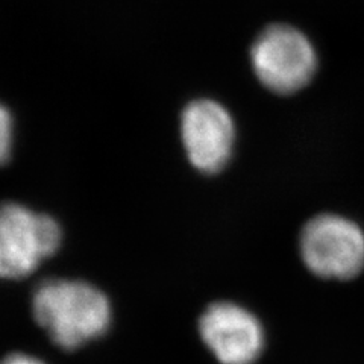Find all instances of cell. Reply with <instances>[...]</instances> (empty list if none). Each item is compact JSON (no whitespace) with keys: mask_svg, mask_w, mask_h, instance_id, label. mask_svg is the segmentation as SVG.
Wrapping results in <instances>:
<instances>
[{"mask_svg":"<svg viewBox=\"0 0 364 364\" xmlns=\"http://www.w3.org/2000/svg\"><path fill=\"white\" fill-rule=\"evenodd\" d=\"M199 331L222 364H252L264 348L258 318L232 302L210 305L200 317Z\"/></svg>","mask_w":364,"mask_h":364,"instance_id":"6","label":"cell"},{"mask_svg":"<svg viewBox=\"0 0 364 364\" xmlns=\"http://www.w3.org/2000/svg\"><path fill=\"white\" fill-rule=\"evenodd\" d=\"M250 61L259 82L278 95H291L309 84L317 55L306 36L289 25H272L255 38Z\"/></svg>","mask_w":364,"mask_h":364,"instance_id":"2","label":"cell"},{"mask_svg":"<svg viewBox=\"0 0 364 364\" xmlns=\"http://www.w3.org/2000/svg\"><path fill=\"white\" fill-rule=\"evenodd\" d=\"M61 243V228L52 218L18 203L0 205V278L28 277Z\"/></svg>","mask_w":364,"mask_h":364,"instance_id":"3","label":"cell"},{"mask_svg":"<svg viewBox=\"0 0 364 364\" xmlns=\"http://www.w3.org/2000/svg\"><path fill=\"white\" fill-rule=\"evenodd\" d=\"M36 321L56 345L76 349L104 334L111 322L107 296L82 281L50 279L33 293Z\"/></svg>","mask_w":364,"mask_h":364,"instance_id":"1","label":"cell"},{"mask_svg":"<svg viewBox=\"0 0 364 364\" xmlns=\"http://www.w3.org/2000/svg\"><path fill=\"white\" fill-rule=\"evenodd\" d=\"M13 144V119L5 107L0 105V166L9 158Z\"/></svg>","mask_w":364,"mask_h":364,"instance_id":"7","label":"cell"},{"mask_svg":"<svg viewBox=\"0 0 364 364\" xmlns=\"http://www.w3.org/2000/svg\"><path fill=\"white\" fill-rule=\"evenodd\" d=\"M301 255L314 275L350 279L364 269V232L337 214H321L304 226Z\"/></svg>","mask_w":364,"mask_h":364,"instance_id":"4","label":"cell"},{"mask_svg":"<svg viewBox=\"0 0 364 364\" xmlns=\"http://www.w3.org/2000/svg\"><path fill=\"white\" fill-rule=\"evenodd\" d=\"M181 134L190 163L200 172L215 173L230 161L235 139L234 120L218 102H191L182 112Z\"/></svg>","mask_w":364,"mask_h":364,"instance_id":"5","label":"cell"},{"mask_svg":"<svg viewBox=\"0 0 364 364\" xmlns=\"http://www.w3.org/2000/svg\"><path fill=\"white\" fill-rule=\"evenodd\" d=\"M0 364H44V363L26 354H11L0 361Z\"/></svg>","mask_w":364,"mask_h":364,"instance_id":"8","label":"cell"}]
</instances>
